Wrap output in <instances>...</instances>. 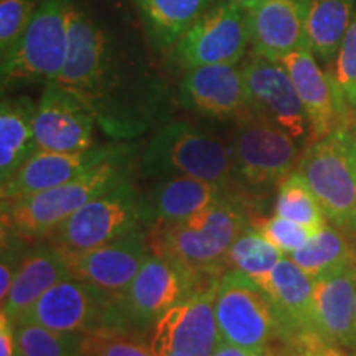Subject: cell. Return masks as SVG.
Segmentation results:
<instances>
[{
	"mask_svg": "<svg viewBox=\"0 0 356 356\" xmlns=\"http://www.w3.org/2000/svg\"><path fill=\"white\" fill-rule=\"evenodd\" d=\"M229 147L236 186L254 193L280 184L297 170L302 157V145L292 136L249 111L234 121Z\"/></svg>",
	"mask_w": 356,
	"mask_h": 356,
	"instance_id": "obj_8",
	"label": "cell"
},
{
	"mask_svg": "<svg viewBox=\"0 0 356 356\" xmlns=\"http://www.w3.org/2000/svg\"><path fill=\"white\" fill-rule=\"evenodd\" d=\"M150 226L147 198L131 184V178L71 215L44 236L63 251H86L115 241Z\"/></svg>",
	"mask_w": 356,
	"mask_h": 356,
	"instance_id": "obj_6",
	"label": "cell"
},
{
	"mask_svg": "<svg viewBox=\"0 0 356 356\" xmlns=\"http://www.w3.org/2000/svg\"><path fill=\"white\" fill-rule=\"evenodd\" d=\"M216 280L177 261L150 254L121 293L122 328L139 335L149 332L163 312Z\"/></svg>",
	"mask_w": 356,
	"mask_h": 356,
	"instance_id": "obj_12",
	"label": "cell"
},
{
	"mask_svg": "<svg viewBox=\"0 0 356 356\" xmlns=\"http://www.w3.org/2000/svg\"><path fill=\"white\" fill-rule=\"evenodd\" d=\"M140 168L145 177L160 180L185 175L238 191L229 142L190 122H167L157 129L142 154Z\"/></svg>",
	"mask_w": 356,
	"mask_h": 356,
	"instance_id": "obj_4",
	"label": "cell"
},
{
	"mask_svg": "<svg viewBox=\"0 0 356 356\" xmlns=\"http://www.w3.org/2000/svg\"><path fill=\"white\" fill-rule=\"evenodd\" d=\"M356 0H310L307 44L323 66L335 63L346 30L355 17Z\"/></svg>",
	"mask_w": 356,
	"mask_h": 356,
	"instance_id": "obj_27",
	"label": "cell"
},
{
	"mask_svg": "<svg viewBox=\"0 0 356 356\" xmlns=\"http://www.w3.org/2000/svg\"><path fill=\"white\" fill-rule=\"evenodd\" d=\"M350 137H351V147H353V154L356 160V109L353 111V121L350 126Z\"/></svg>",
	"mask_w": 356,
	"mask_h": 356,
	"instance_id": "obj_39",
	"label": "cell"
},
{
	"mask_svg": "<svg viewBox=\"0 0 356 356\" xmlns=\"http://www.w3.org/2000/svg\"><path fill=\"white\" fill-rule=\"evenodd\" d=\"M355 337H356V309H355Z\"/></svg>",
	"mask_w": 356,
	"mask_h": 356,
	"instance_id": "obj_42",
	"label": "cell"
},
{
	"mask_svg": "<svg viewBox=\"0 0 356 356\" xmlns=\"http://www.w3.org/2000/svg\"><path fill=\"white\" fill-rule=\"evenodd\" d=\"M134 144H119L115 152L83 175L30 197L2 203V228L26 241H37L68 220L97 195L129 180Z\"/></svg>",
	"mask_w": 356,
	"mask_h": 356,
	"instance_id": "obj_3",
	"label": "cell"
},
{
	"mask_svg": "<svg viewBox=\"0 0 356 356\" xmlns=\"http://www.w3.org/2000/svg\"><path fill=\"white\" fill-rule=\"evenodd\" d=\"M251 47L249 12L229 0H218L191 24L165 55L173 74L208 65H239Z\"/></svg>",
	"mask_w": 356,
	"mask_h": 356,
	"instance_id": "obj_7",
	"label": "cell"
},
{
	"mask_svg": "<svg viewBox=\"0 0 356 356\" xmlns=\"http://www.w3.org/2000/svg\"><path fill=\"white\" fill-rule=\"evenodd\" d=\"M330 73L345 96L350 108H356V12L353 20L346 30L343 42L335 58V63L330 66Z\"/></svg>",
	"mask_w": 356,
	"mask_h": 356,
	"instance_id": "obj_34",
	"label": "cell"
},
{
	"mask_svg": "<svg viewBox=\"0 0 356 356\" xmlns=\"http://www.w3.org/2000/svg\"><path fill=\"white\" fill-rule=\"evenodd\" d=\"M215 317L221 341L239 348L282 353L287 327L264 289L239 270L220 275L215 293ZM279 356V355H277Z\"/></svg>",
	"mask_w": 356,
	"mask_h": 356,
	"instance_id": "obj_5",
	"label": "cell"
},
{
	"mask_svg": "<svg viewBox=\"0 0 356 356\" xmlns=\"http://www.w3.org/2000/svg\"><path fill=\"white\" fill-rule=\"evenodd\" d=\"M350 229L353 231L355 236H356V204H355V211H353V218H351V222H350Z\"/></svg>",
	"mask_w": 356,
	"mask_h": 356,
	"instance_id": "obj_41",
	"label": "cell"
},
{
	"mask_svg": "<svg viewBox=\"0 0 356 356\" xmlns=\"http://www.w3.org/2000/svg\"><path fill=\"white\" fill-rule=\"evenodd\" d=\"M289 257L300 269H304L312 279L335 270L338 267L345 266L346 262L356 259L343 231L335 225L325 226Z\"/></svg>",
	"mask_w": 356,
	"mask_h": 356,
	"instance_id": "obj_28",
	"label": "cell"
},
{
	"mask_svg": "<svg viewBox=\"0 0 356 356\" xmlns=\"http://www.w3.org/2000/svg\"><path fill=\"white\" fill-rule=\"evenodd\" d=\"M30 241L13 233L8 228H2V261H0V299H7L8 292L15 279L19 267L30 248Z\"/></svg>",
	"mask_w": 356,
	"mask_h": 356,
	"instance_id": "obj_36",
	"label": "cell"
},
{
	"mask_svg": "<svg viewBox=\"0 0 356 356\" xmlns=\"http://www.w3.org/2000/svg\"><path fill=\"white\" fill-rule=\"evenodd\" d=\"M356 259L314 279L317 330L341 348H356Z\"/></svg>",
	"mask_w": 356,
	"mask_h": 356,
	"instance_id": "obj_21",
	"label": "cell"
},
{
	"mask_svg": "<svg viewBox=\"0 0 356 356\" xmlns=\"http://www.w3.org/2000/svg\"><path fill=\"white\" fill-rule=\"evenodd\" d=\"M15 327V356H86L81 333L56 332L38 323L22 322Z\"/></svg>",
	"mask_w": 356,
	"mask_h": 356,
	"instance_id": "obj_30",
	"label": "cell"
},
{
	"mask_svg": "<svg viewBox=\"0 0 356 356\" xmlns=\"http://www.w3.org/2000/svg\"><path fill=\"white\" fill-rule=\"evenodd\" d=\"M280 63L287 70L304 106L312 140L322 139L343 124H351L353 109L341 95L333 74L322 70L309 44L289 53Z\"/></svg>",
	"mask_w": 356,
	"mask_h": 356,
	"instance_id": "obj_16",
	"label": "cell"
},
{
	"mask_svg": "<svg viewBox=\"0 0 356 356\" xmlns=\"http://www.w3.org/2000/svg\"><path fill=\"white\" fill-rule=\"evenodd\" d=\"M86 356H154L149 343L139 340V333L124 330H99L84 340Z\"/></svg>",
	"mask_w": 356,
	"mask_h": 356,
	"instance_id": "obj_33",
	"label": "cell"
},
{
	"mask_svg": "<svg viewBox=\"0 0 356 356\" xmlns=\"http://www.w3.org/2000/svg\"><path fill=\"white\" fill-rule=\"evenodd\" d=\"M22 322L81 335L99 330H124L121 296L84 280L68 277L48 289L13 325Z\"/></svg>",
	"mask_w": 356,
	"mask_h": 356,
	"instance_id": "obj_10",
	"label": "cell"
},
{
	"mask_svg": "<svg viewBox=\"0 0 356 356\" xmlns=\"http://www.w3.org/2000/svg\"><path fill=\"white\" fill-rule=\"evenodd\" d=\"M248 111L282 129L302 147L312 142L309 119L297 89L280 61L249 51L241 61Z\"/></svg>",
	"mask_w": 356,
	"mask_h": 356,
	"instance_id": "obj_13",
	"label": "cell"
},
{
	"mask_svg": "<svg viewBox=\"0 0 356 356\" xmlns=\"http://www.w3.org/2000/svg\"><path fill=\"white\" fill-rule=\"evenodd\" d=\"M229 2L238 3V6H241L243 8H246V10H251V8H254L257 3L261 2V0H229Z\"/></svg>",
	"mask_w": 356,
	"mask_h": 356,
	"instance_id": "obj_40",
	"label": "cell"
},
{
	"mask_svg": "<svg viewBox=\"0 0 356 356\" xmlns=\"http://www.w3.org/2000/svg\"><path fill=\"white\" fill-rule=\"evenodd\" d=\"M256 282L269 293L282 315L287 337L299 332L320 333L314 317V279L291 257L284 256L269 274Z\"/></svg>",
	"mask_w": 356,
	"mask_h": 356,
	"instance_id": "obj_23",
	"label": "cell"
},
{
	"mask_svg": "<svg viewBox=\"0 0 356 356\" xmlns=\"http://www.w3.org/2000/svg\"><path fill=\"white\" fill-rule=\"evenodd\" d=\"M251 226L244 197L234 193L185 220L150 226V252L220 277L233 243Z\"/></svg>",
	"mask_w": 356,
	"mask_h": 356,
	"instance_id": "obj_2",
	"label": "cell"
},
{
	"mask_svg": "<svg viewBox=\"0 0 356 356\" xmlns=\"http://www.w3.org/2000/svg\"><path fill=\"white\" fill-rule=\"evenodd\" d=\"M355 355H356V350H355Z\"/></svg>",
	"mask_w": 356,
	"mask_h": 356,
	"instance_id": "obj_44",
	"label": "cell"
},
{
	"mask_svg": "<svg viewBox=\"0 0 356 356\" xmlns=\"http://www.w3.org/2000/svg\"><path fill=\"white\" fill-rule=\"evenodd\" d=\"M310 0H261L249 12L251 51L282 61L307 44Z\"/></svg>",
	"mask_w": 356,
	"mask_h": 356,
	"instance_id": "obj_20",
	"label": "cell"
},
{
	"mask_svg": "<svg viewBox=\"0 0 356 356\" xmlns=\"http://www.w3.org/2000/svg\"><path fill=\"white\" fill-rule=\"evenodd\" d=\"M284 254L254 226L248 228L231 246L226 266L259 280L277 266Z\"/></svg>",
	"mask_w": 356,
	"mask_h": 356,
	"instance_id": "obj_31",
	"label": "cell"
},
{
	"mask_svg": "<svg viewBox=\"0 0 356 356\" xmlns=\"http://www.w3.org/2000/svg\"><path fill=\"white\" fill-rule=\"evenodd\" d=\"M38 0H0V66L19 50Z\"/></svg>",
	"mask_w": 356,
	"mask_h": 356,
	"instance_id": "obj_32",
	"label": "cell"
},
{
	"mask_svg": "<svg viewBox=\"0 0 356 356\" xmlns=\"http://www.w3.org/2000/svg\"><path fill=\"white\" fill-rule=\"evenodd\" d=\"M68 277L71 274L63 251L48 239H37L22 261L10 292L2 302V312L15 323L48 289Z\"/></svg>",
	"mask_w": 356,
	"mask_h": 356,
	"instance_id": "obj_22",
	"label": "cell"
},
{
	"mask_svg": "<svg viewBox=\"0 0 356 356\" xmlns=\"http://www.w3.org/2000/svg\"><path fill=\"white\" fill-rule=\"evenodd\" d=\"M58 83L115 140H132L170 121L178 97L152 66L139 32L106 0H74L70 50Z\"/></svg>",
	"mask_w": 356,
	"mask_h": 356,
	"instance_id": "obj_1",
	"label": "cell"
},
{
	"mask_svg": "<svg viewBox=\"0 0 356 356\" xmlns=\"http://www.w3.org/2000/svg\"><path fill=\"white\" fill-rule=\"evenodd\" d=\"M213 356H277V355L269 353V351H256V350L239 348V346L220 341Z\"/></svg>",
	"mask_w": 356,
	"mask_h": 356,
	"instance_id": "obj_38",
	"label": "cell"
},
{
	"mask_svg": "<svg viewBox=\"0 0 356 356\" xmlns=\"http://www.w3.org/2000/svg\"><path fill=\"white\" fill-rule=\"evenodd\" d=\"M160 356H170V355H160Z\"/></svg>",
	"mask_w": 356,
	"mask_h": 356,
	"instance_id": "obj_43",
	"label": "cell"
},
{
	"mask_svg": "<svg viewBox=\"0 0 356 356\" xmlns=\"http://www.w3.org/2000/svg\"><path fill=\"white\" fill-rule=\"evenodd\" d=\"M149 48L165 55L186 29L218 0H131Z\"/></svg>",
	"mask_w": 356,
	"mask_h": 356,
	"instance_id": "obj_24",
	"label": "cell"
},
{
	"mask_svg": "<svg viewBox=\"0 0 356 356\" xmlns=\"http://www.w3.org/2000/svg\"><path fill=\"white\" fill-rule=\"evenodd\" d=\"M118 145L91 147L84 152L74 154L37 150L19 170L2 184V203L63 185L111 157Z\"/></svg>",
	"mask_w": 356,
	"mask_h": 356,
	"instance_id": "obj_19",
	"label": "cell"
},
{
	"mask_svg": "<svg viewBox=\"0 0 356 356\" xmlns=\"http://www.w3.org/2000/svg\"><path fill=\"white\" fill-rule=\"evenodd\" d=\"M149 251L144 231H137L102 246L86 251H63V254L71 277L121 296L150 256Z\"/></svg>",
	"mask_w": 356,
	"mask_h": 356,
	"instance_id": "obj_18",
	"label": "cell"
},
{
	"mask_svg": "<svg viewBox=\"0 0 356 356\" xmlns=\"http://www.w3.org/2000/svg\"><path fill=\"white\" fill-rule=\"evenodd\" d=\"M37 102L29 96H3L0 104V180L2 184L37 152L33 119Z\"/></svg>",
	"mask_w": 356,
	"mask_h": 356,
	"instance_id": "obj_26",
	"label": "cell"
},
{
	"mask_svg": "<svg viewBox=\"0 0 356 356\" xmlns=\"http://www.w3.org/2000/svg\"><path fill=\"white\" fill-rule=\"evenodd\" d=\"M274 210L275 215L299 222L315 234L328 221L315 193L297 170L279 184Z\"/></svg>",
	"mask_w": 356,
	"mask_h": 356,
	"instance_id": "obj_29",
	"label": "cell"
},
{
	"mask_svg": "<svg viewBox=\"0 0 356 356\" xmlns=\"http://www.w3.org/2000/svg\"><path fill=\"white\" fill-rule=\"evenodd\" d=\"M216 282L172 305L155 320L149 330L154 356H213L221 341L215 317Z\"/></svg>",
	"mask_w": 356,
	"mask_h": 356,
	"instance_id": "obj_14",
	"label": "cell"
},
{
	"mask_svg": "<svg viewBox=\"0 0 356 356\" xmlns=\"http://www.w3.org/2000/svg\"><path fill=\"white\" fill-rule=\"evenodd\" d=\"M178 104L190 113L216 121H238L248 111L241 63L198 66L181 74Z\"/></svg>",
	"mask_w": 356,
	"mask_h": 356,
	"instance_id": "obj_17",
	"label": "cell"
},
{
	"mask_svg": "<svg viewBox=\"0 0 356 356\" xmlns=\"http://www.w3.org/2000/svg\"><path fill=\"white\" fill-rule=\"evenodd\" d=\"M74 0H38L19 50L0 66L2 91L24 83L56 81L70 50V22Z\"/></svg>",
	"mask_w": 356,
	"mask_h": 356,
	"instance_id": "obj_9",
	"label": "cell"
},
{
	"mask_svg": "<svg viewBox=\"0 0 356 356\" xmlns=\"http://www.w3.org/2000/svg\"><path fill=\"white\" fill-rule=\"evenodd\" d=\"M96 126L95 114L74 92L58 81L44 84L33 119L38 150L84 152L95 147Z\"/></svg>",
	"mask_w": 356,
	"mask_h": 356,
	"instance_id": "obj_15",
	"label": "cell"
},
{
	"mask_svg": "<svg viewBox=\"0 0 356 356\" xmlns=\"http://www.w3.org/2000/svg\"><path fill=\"white\" fill-rule=\"evenodd\" d=\"M350 126L343 124L322 139L312 140L297 167L327 220L341 229L350 228L356 204V160Z\"/></svg>",
	"mask_w": 356,
	"mask_h": 356,
	"instance_id": "obj_11",
	"label": "cell"
},
{
	"mask_svg": "<svg viewBox=\"0 0 356 356\" xmlns=\"http://www.w3.org/2000/svg\"><path fill=\"white\" fill-rule=\"evenodd\" d=\"M0 356H15V327L3 312H0Z\"/></svg>",
	"mask_w": 356,
	"mask_h": 356,
	"instance_id": "obj_37",
	"label": "cell"
},
{
	"mask_svg": "<svg viewBox=\"0 0 356 356\" xmlns=\"http://www.w3.org/2000/svg\"><path fill=\"white\" fill-rule=\"evenodd\" d=\"M234 193L238 191L225 190L185 175L162 178L149 197H145L150 226L185 220Z\"/></svg>",
	"mask_w": 356,
	"mask_h": 356,
	"instance_id": "obj_25",
	"label": "cell"
},
{
	"mask_svg": "<svg viewBox=\"0 0 356 356\" xmlns=\"http://www.w3.org/2000/svg\"><path fill=\"white\" fill-rule=\"evenodd\" d=\"M355 109H356V108H355Z\"/></svg>",
	"mask_w": 356,
	"mask_h": 356,
	"instance_id": "obj_45",
	"label": "cell"
},
{
	"mask_svg": "<svg viewBox=\"0 0 356 356\" xmlns=\"http://www.w3.org/2000/svg\"><path fill=\"white\" fill-rule=\"evenodd\" d=\"M254 228L259 229L284 256H291L292 252L300 249L315 234L310 229H307L305 226L299 225V222L279 215L256 222Z\"/></svg>",
	"mask_w": 356,
	"mask_h": 356,
	"instance_id": "obj_35",
	"label": "cell"
}]
</instances>
